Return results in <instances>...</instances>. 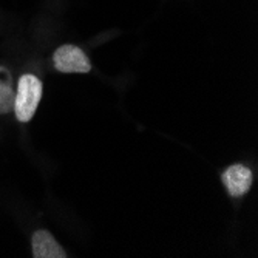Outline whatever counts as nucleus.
<instances>
[{
    "label": "nucleus",
    "mask_w": 258,
    "mask_h": 258,
    "mask_svg": "<svg viewBox=\"0 0 258 258\" xmlns=\"http://www.w3.org/2000/svg\"><path fill=\"white\" fill-rule=\"evenodd\" d=\"M42 81L31 75H22L17 82L16 96H14V114L17 121L20 122H30L33 116L36 114V110L42 99Z\"/></svg>",
    "instance_id": "f257e3e1"
},
{
    "label": "nucleus",
    "mask_w": 258,
    "mask_h": 258,
    "mask_svg": "<svg viewBox=\"0 0 258 258\" xmlns=\"http://www.w3.org/2000/svg\"><path fill=\"white\" fill-rule=\"evenodd\" d=\"M53 65L59 73L85 75L91 72V63L82 48L72 43L60 45L53 54Z\"/></svg>",
    "instance_id": "f03ea898"
},
{
    "label": "nucleus",
    "mask_w": 258,
    "mask_h": 258,
    "mask_svg": "<svg viewBox=\"0 0 258 258\" xmlns=\"http://www.w3.org/2000/svg\"><path fill=\"white\" fill-rule=\"evenodd\" d=\"M223 184L230 194V197H243L247 194L252 187V172L249 167L243 166V164H233V166L227 167L221 175Z\"/></svg>",
    "instance_id": "7ed1b4c3"
},
{
    "label": "nucleus",
    "mask_w": 258,
    "mask_h": 258,
    "mask_svg": "<svg viewBox=\"0 0 258 258\" xmlns=\"http://www.w3.org/2000/svg\"><path fill=\"white\" fill-rule=\"evenodd\" d=\"M33 256L34 258H65V249L57 243V240L48 230H36L31 238Z\"/></svg>",
    "instance_id": "20e7f679"
},
{
    "label": "nucleus",
    "mask_w": 258,
    "mask_h": 258,
    "mask_svg": "<svg viewBox=\"0 0 258 258\" xmlns=\"http://www.w3.org/2000/svg\"><path fill=\"white\" fill-rule=\"evenodd\" d=\"M14 85L11 73L5 67L0 65V114L13 111L14 107Z\"/></svg>",
    "instance_id": "39448f33"
}]
</instances>
